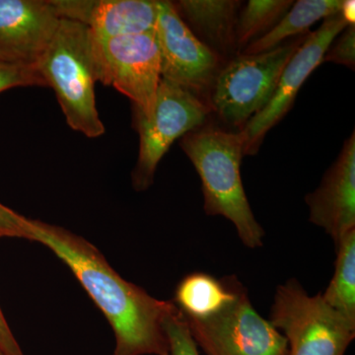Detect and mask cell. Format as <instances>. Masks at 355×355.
Listing matches in <instances>:
<instances>
[{
  "label": "cell",
  "instance_id": "15",
  "mask_svg": "<svg viewBox=\"0 0 355 355\" xmlns=\"http://www.w3.org/2000/svg\"><path fill=\"white\" fill-rule=\"evenodd\" d=\"M237 282L234 275L216 279L209 273L191 272L178 284L173 302L187 319H207L234 299Z\"/></svg>",
  "mask_w": 355,
  "mask_h": 355
},
{
  "label": "cell",
  "instance_id": "5",
  "mask_svg": "<svg viewBox=\"0 0 355 355\" xmlns=\"http://www.w3.org/2000/svg\"><path fill=\"white\" fill-rule=\"evenodd\" d=\"M305 37L257 55H238L222 67L210 106L225 125L244 128L272 100L282 71Z\"/></svg>",
  "mask_w": 355,
  "mask_h": 355
},
{
  "label": "cell",
  "instance_id": "6",
  "mask_svg": "<svg viewBox=\"0 0 355 355\" xmlns=\"http://www.w3.org/2000/svg\"><path fill=\"white\" fill-rule=\"evenodd\" d=\"M92 44L97 81L113 86L132 100L135 113L150 118L162 79L154 30L109 38L92 34Z\"/></svg>",
  "mask_w": 355,
  "mask_h": 355
},
{
  "label": "cell",
  "instance_id": "11",
  "mask_svg": "<svg viewBox=\"0 0 355 355\" xmlns=\"http://www.w3.org/2000/svg\"><path fill=\"white\" fill-rule=\"evenodd\" d=\"M60 20L51 1L0 0V60L37 67Z\"/></svg>",
  "mask_w": 355,
  "mask_h": 355
},
{
  "label": "cell",
  "instance_id": "3",
  "mask_svg": "<svg viewBox=\"0 0 355 355\" xmlns=\"http://www.w3.org/2000/svg\"><path fill=\"white\" fill-rule=\"evenodd\" d=\"M46 86L55 91L67 125L89 139L105 133L97 106L92 33L81 23L60 20L53 41L37 65Z\"/></svg>",
  "mask_w": 355,
  "mask_h": 355
},
{
  "label": "cell",
  "instance_id": "9",
  "mask_svg": "<svg viewBox=\"0 0 355 355\" xmlns=\"http://www.w3.org/2000/svg\"><path fill=\"white\" fill-rule=\"evenodd\" d=\"M156 39L160 51L162 79L186 89L210 105L212 88L224 60L191 31L174 2L158 1Z\"/></svg>",
  "mask_w": 355,
  "mask_h": 355
},
{
  "label": "cell",
  "instance_id": "20",
  "mask_svg": "<svg viewBox=\"0 0 355 355\" xmlns=\"http://www.w3.org/2000/svg\"><path fill=\"white\" fill-rule=\"evenodd\" d=\"M20 86H46L37 67L0 60V93Z\"/></svg>",
  "mask_w": 355,
  "mask_h": 355
},
{
  "label": "cell",
  "instance_id": "12",
  "mask_svg": "<svg viewBox=\"0 0 355 355\" xmlns=\"http://www.w3.org/2000/svg\"><path fill=\"white\" fill-rule=\"evenodd\" d=\"M310 221L323 228L335 245L355 229V135L345 140L340 155L316 191L306 196Z\"/></svg>",
  "mask_w": 355,
  "mask_h": 355
},
{
  "label": "cell",
  "instance_id": "21",
  "mask_svg": "<svg viewBox=\"0 0 355 355\" xmlns=\"http://www.w3.org/2000/svg\"><path fill=\"white\" fill-rule=\"evenodd\" d=\"M324 62H335L354 69L355 67V27L349 25L338 38L331 42Z\"/></svg>",
  "mask_w": 355,
  "mask_h": 355
},
{
  "label": "cell",
  "instance_id": "2",
  "mask_svg": "<svg viewBox=\"0 0 355 355\" xmlns=\"http://www.w3.org/2000/svg\"><path fill=\"white\" fill-rule=\"evenodd\" d=\"M180 146L200 175L205 214L232 222L245 246H263L265 230L254 218L242 183L241 132L200 127L182 137Z\"/></svg>",
  "mask_w": 355,
  "mask_h": 355
},
{
  "label": "cell",
  "instance_id": "1",
  "mask_svg": "<svg viewBox=\"0 0 355 355\" xmlns=\"http://www.w3.org/2000/svg\"><path fill=\"white\" fill-rule=\"evenodd\" d=\"M31 241L57 254L102 311L116 336L114 355H170L163 318L171 301L123 279L94 245L67 229L32 219Z\"/></svg>",
  "mask_w": 355,
  "mask_h": 355
},
{
  "label": "cell",
  "instance_id": "25",
  "mask_svg": "<svg viewBox=\"0 0 355 355\" xmlns=\"http://www.w3.org/2000/svg\"><path fill=\"white\" fill-rule=\"evenodd\" d=\"M0 355H4V354H2V352H0Z\"/></svg>",
  "mask_w": 355,
  "mask_h": 355
},
{
  "label": "cell",
  "instance_id": "22",
  "mask_svg": "<svg viewBox=\"0 0 355 355\" xmlns=\"http://www.w3.org/2000/svg\"><path fill=\"white\" fill-rule=\"evenodd\" d=\"M32 219L0 202V238H22L31 241Z\"/></svg>",
  "mask_w": 355,
  "mask_h": 355
},
{
  "label": "cell",
  "instance_id": "24",
  "mask_svg": "<svg viewBox=\"0 0 355 355\" xmlns=\"http://www.w3.org/2000/svg\"><path fill=\"white\" fill-rule=\"evenodd\" d=\"M340 13L349 25H354L355 2L354 0H343Z\"/></svg>",
  "mask_w": 355,
  "mask_h": 355
},
{
  "label": "cell",
  "instance_id": "13",
  "mask_svg": "<svg viewBox=\"0 0 355 355\" xmlns=\"http://www.w3.org/2000/svg\"><path fill=\"white\" fill-rule=\"evenodd\" d=\"M62 19L76 21L102 38L153 31L157 0H51Z\"/></svg>",
  "mask_w": 355,
  "mask_h": 355
},
{
  "label": "cell",
  "instance_id": "8",
  "mask_svg": "<svg viewBox=\"0 0 355 355\" xmlns=\"http://www.w3.org/2000/svg\"><path fill=\"white\" fill-rule=\"evenodd\" d=\"M187 322L207 355H288L286 338L254 310L239 280L234 299L223 310L207 319Z\"/></svg>",
  "mask_w": 355,
  "mask_h": 355
},
{
  "label": "cell",
  "instance_id": "19",
  "mask_svg": "<svg viewBox=\"0 0 355 355\" xmlns=\"http://www.w3.org/2000/svg\"><path fill=\"white\" fill-rule=\"evenodd\" d=\"M163 329L169 343L170 355H200L186 317L173 301L163 318Z\"/></svg>",
  "mask_w": 355,
  "mask_h": 355
},
{
  "label": "cell",
  "instance_id": "4",
  "mask_svg": "<svg viewBox=\"0 0 355 355\" xmlns=\"http://www.w3.org/2000/svg\"><path fill=\"white\" fill-rule=\"evenodd\" d=\"M270 322L286 338L288 355H345L355 338V324L294 279L277 287Z\"/></svg>",
  "mask_w": 355,
  "mask_h": 355
},
{
  "label": "cell",
  "instance_id": "10",
  "mask_svg": "<svg viewBox=\"0 0 355 355\" xmlns=\"http://www.w3.org/2000/svg\"><path fill=\"white\" fill-rule=\"evenodd\" d=\"M349 25L340 11L326 18L319 29L305 37L284 67L277 90L268 106L240 130L244 139V155H254L258 153L266 133L288 113L299 89L323 62L331 42Z\"/></svg>",
  "mask_w": 355,
  "mask_h": 355
},
{
  "label": "cell",
  "instance_id": "14",
  "mask_svg": "<svg viewBox=\"0 0 355 355\" xmlns=\"http://www.w3.org/2000/svg\"><path fill=\"white\" fill-rule=\"evenodd\" d=\"M191 32L222 60L238 55L236 24L242 2L238 0H181L174 3Z\"/></svg>",
  "mask_w": 355,
  "mask_h": 355
},
{
  "label": "cell",
  "instance_id": "17",
  "mask_svg": "<svg viewBox=\"0 0 355 355\" xmlns=\"http://www.w3.org/2000/svg\"><path fill=\"white\" fill-rule=\"evenodd\" d=\"M336 246L335 272L322 298L350 323L355 324V229Z\"/></svg>",
  "mask_w": 355,
  "mask_h": 355
},
{
  "label": "cell",
  "instance_id": "7",
  "mask_svg": "<svg viewBox=\"0 0 355 355\" xmlns=\"http://www.w3.org/2000/svg\"><path fill=\"white\" fill-rule=\"evenodd\" d=\"M211 112L209 103L161 79L150 118L133 112L135 130L139 135V158L132 175L133 188L147 190L153 184L159 162L175 140L202 127Z\"/></svg>",
  "mask_w": 355,
  "mask_h": 355
},
{
  "label": "cell",
  "instance_id": "23",
  "mask_svg": "<svg viewBox=\"0 0 355 355\" xmlns=\"http://www.w3.org/2000/svg\"><path fill=\"white\" fill-rule=\"evenodd\" d=\"M0 352L4 355H25L11 331L10 327L7 324L1 308H0Z\"/></svg>",
  "mask_w": 355,
  "mask_h": 355
},
{
  "label": "cell",
  "instance_id": "16",
  "mask_svg": "<svg viewBox=\"0 0 355 355\" xmlns=\"http://www.w3.org/2000/svg\"><path fill=\"white\" fill-rule=\"evenodd\" d=\"M343 0H299L272 31L249 44L240 55H257L280 46L286 39L308 31L321 19L340 12Z\"/></svg>",
  "mask_w": 355,
  "mask_h": 355
},
{
  "label": "cell",
  "instance_id": "18",
  "mask_svg": "<svg viewBox=\"0 0 355 355\" xmlns=\"http://www.w3.org/2000/svg\"><path fill=\"white\" fill-rule=\"evenodd\" d=\"M291 0H250L240 9L236 24L238 55L272 31L293 6Z\"/></svg>",
  "mask_w": 355,
  "mask_h": 355
}]
</instances>
